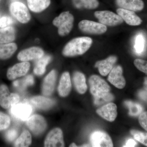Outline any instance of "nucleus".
Segmentation results:
<instances>
[{
    "instance_id": "nucleus-17",
    "label": "nucleus",
    "mask_w": 147,
    "mask_h": 147,
    "mask_svg": "<svg viewBox=\"0 0 147 147\" xmlns=\"http://www.w3.org/2000/svg\"><path fill=\"white\" fill-rule=\"evenodd\" d=\"M57 79V73L55 70H52L45 77L42 85V94L45 96L51 95L55 89Z\"/></svg>"
},
{
    "instance_id": "nucleus-37",
    "label": "nucleus",
    "mask_w": 147,
    "mask_h": 147,
    "mask_svg": "<svg viewBox=\"0 0 147 147\" xmlns=\"http://www.w3.org/2000/svg\"><path fill=\"white\" fill-rule=\"evenodd\" d=\"M139 121L142 127L147 131V112H143L139 115Z\"/></svg>"
},
{
    "instance_id": "nucleus-30",
    "label": "nucleus",
    "mask_w": 147,
    "mask_h": 147,
    "mask_svg": "<svg viewBox=\"0 0 147 147\" xmlns=\"http://www.w3.org/2000/svg\"><path fill=\"white\" fill-rule=\"evenodd\" d=\"M145 40L144 37L142 34L137 36L135 39L134 48L136 53L141 54L144 51L145 47Z\"/></svg>"
},
{
    "instance_id": "nucleus-2",
    "label": "nucleus",
    "mask_w": 147,
    "mask_h": 147,
    "mask_svg": "<svg viewBox=\"0 0 147 147\" xmlns=\"http://www.w3.org/2000/svg\"><path fill=\"white\" fill-rule=\"evenodd\" d=\"M74 17L69 11H64L55 18L53 24L57 27L58 33L61 36L67 35L73 28Z\"/></svg>"
},
{
    "instance_id": "nucleus-12",
    "label": "nucleus",
    "mask_w": 147,
    "mask_h": 147,
    "mask_svg": "<svg viewBox=\"0 0 147 147\" xmlns=\"http://www.w3.org/2000/svg\"><path fill=\"white\" fill-rule=\"evenodd\" d=\"M44 56V51L38 47H31L21 51L18 54L17 58L19 61L26 62L38 59Z\"/></svg>"
},
{
    "instance_id": "nucleus-10",
    "label": "nucleus",
    "mask_w": 147,
    "mask_h": 147,
    "mask_svg": "<svg viewBox=\"0 0 147 147\" xmlns=\"http://www.w3.org/2000/svg\"><path fill=\"white\" fill-rule=\"evenodd\" d=\"M32 112V107L28 103H18L11 107V113L16 118L25 121L30 117Z\"/></svg>"
},
{
    "instance_id": "nucleus-32",
    "label": "nucleus",
    "mask_w": 147,
    "mask_h": 147,
    "mask_svg": "<svg viewBox=\"0 0 147 147\" xmlns=\"http://www.w3.org/2000/svg\"><path fill=\"white\" fill-rule=\"evenodd\" d=\"M114 95L110 92L108 94L100 98H94V104L96 105H100L108 103L114 99Z\"/></svg>"
},
{
    "instance_id": "nucleus-26",
    "label": "nucleus",
    "mask_w": 147,
    "mask_h": 147,
    "mask_svg": "<svg viewBox=\"0 0 147 147\" xmlns=\"http://www.w3.org/2000/svg\"><path fill=\"white\" fill-rule=\"evenodd\" d=\"M9 93L7 86L4 84L0 86V105L4 109H9L11 107Z\"/></svg>"
},
{
    "instance_id": "nucleus-46",
    "label": "nucleus",
    "mask_w": 147,
    "mask_h": 147,
    "mask_svg": "<svg viewBox=\"0 0 147 147\" xmlns=\"http://www.w3.org/2000/svg\"><path fill=\"white\" fill-rule=\"evenodd\" d=\"M1 14H0V18H1Z\"/></svg>"
},
{
    "instance_id": "nucleus-33",
    "label": "nucleus",
    "mask_w": 147,
    "mask_h": 147,
    "mask_svg": "<svg viewBox=\"0 0 147 147\" xmlns=\"http://www.w3.org/2000/svg\"><path fill=\"white\" fill-rule=\"evenodd\" d=\"M10 119L6 114L0 112V131L5 130L10 125Z\"/></svg>"
},
{
    "instance_id": "nucleus-1",
    "label": "nucleus",
    "mask_w": 147,
    "mask_h": 147,
    "mask_svg": "<svg viewBox=\"0 0 147 147\" xmlns=\"http://www.w3.org/2000/svg\"><path fill=\"white\" fill-rule=\"evenodd\" d=\"M92 40L88 37H81L71 40L65 45L62 51L64 56L72 57L83 55L89 49Z\"/></svg>"
},
{
    "instance_id": "nucleus-11",
    "label": "nucleus",
    "mask_w": 147,
    "mask_h": 147,
    "mask_svg": "<svg viewBox=\"0 0 147 147\" xmlns=\"http://www.w3.org/2000/svg\"><path fill=\"white\" fill-rule=\"evenodd\" d=\"M108 80L116 88L121 89L125 86L126 82L123 75V69L120 65L113 67L109 73Z\"/></svg>"
},
{
    "instance_id": "nucleus-44",
    "label": "nucleus",
    "mask_w": 147,
    "mask_h": 147,
    "mask_svg": "<svg viewBox=\"0 0 147 147\" xmlns=\"http://www.w3.org/2000/svg\"><path fill=\"white\" fill-rule=\"evenodd\" d=\"M82 147H90V145L88 144H84L82 146Z\"/></svg>"
},
{
    "instance_id": "nucleus-25",
    "label": "nucleus",
    "mask_w": 147,
    "mask_h": 147,
    "mask_svg": "<svg viewBox=\"0 0 147 147\" xmlns=\"http://www.w3.org/2000/svg\"><path fill=\"white\" fill-rule=\"evenodd\" d=\"M17 49L15 43L0 44V59H6L10 58Z\"/></svg>"
},
{
    "instance_id": "nucleus-5",
    "label": "nucleus",
    "mask_w": 147,
    "mask_h": 147,
    "mask_svg": "<svg viewBox=\"0 0 147 147\" xmlns=\"http://www.w3.org/2000/svg\"><path fill=\"white\" fill-rule=\"evenodd\" d=\"M94 16L100 24L109 26H117L123 23V20L118 14L110 11H98L95 12Z\"/></svg>"
},
{
    "instance_id": "nucleus-23",
    "label": "nucleus",
    "mask_w": 147,
    "mask_h": 147,
    "mask_svg": "<svg viewBox=\"0 0 147 147\" xmlns=\"http://www.w3.org/2000/svg\"><path fill=\"white\" fill-rule=\"evenodd\" d=\"M15 38V30L11 26L0 29V43H10Z\"/></svg>"
},
{
    "instance_id": "nucleus-28",
    "label": "nucleus",
    "mask_w": 147,
    "mask_h": 147,
    "mask_svg": "<svg viewBox=\"0 0 147 147\" xmlns=\"http://www.w3.org/2000/svg\"><path fill=\"white\" fill-rule=\"evenodd\" d=\"M74 6L78 8L94 9L99 5L97 0H72Z\"/></svg>"
},
{
    "instance_id": "nucleus-7",
    "label": "nucleus",
    "mask_w": 147,
    "mask_h": 147,
    "mask_svg": "<svg viewBox=\"0 0 147 147\" xmlns=\"http://www.w3.org/2000/svg\"><path fill=\"white\" fill-rule=\"evenodd\" d=\"M26 124L30 130L36 136L42 133L47 127V123L45 119L38 115L30 117L27 120Z\"/></svg>"
},
{
    "instance_id": "nucleus-43",
    "label": "nucleus",
    "mask_w": 147,
    "mask_h": 147,
    "mask_svg": "<svg viewBox=\"0 0 147 147\" xmlns=\"http://www.w3.org/2000/svg\"><path fill=\"white\" fill-rule=\"evenodd\" d=\"M69 147H77V146L74 143H72L70 145Z\"/></svg>"
},
{
    "instance_id": "nucleus-8",
    "label": "nucleus",
    "mask_w": 147,
    "mask_h": 147,
    "mask_svg": "<svg viewBox=\"0 0 147 147\" xmlns=\"http://www.w3.org/2000/svg\"><path fill=\"white\" fill-rule=\"evenodd\" d=\"M90 141L92 147L113 146V141L109 135L102 131H96L93 132L90 137Z\"/></svg>"
},
{
    "instance_id": "nucleus-6",
    "label": "nucleus",
    "mask_w": 147,
    "mask_h": 147,
    "mask_svg": "<svg viewBox=\"0 0 147 147\" xmlns=\"http://www.w3.org/2000/svg\"><path fill=\"white\" fill-rule=\"evenodd\" d=\"M79 28L86 33L92 34H101L107 30V27L100 23L89 20H84L79 24Z\"/></svg>"
},
{
    "instance_id": "nucleus-40",
    "label": "nucleus",
    "mask_w": 147,
    "mask_h": 147,
    "mask_svg": "<svg viewBox=\"0 0 147 147\" xmlns=\"http://www.w3.org/2000/svg\"><path fill=\"white\" fill-rule=\"evenodd\" d=\"M139 96L140 98L147 102V92L144 90H141L139 92Z\"/></svg>"
},
{
    "instance_id": "nucleus-42",
    "label": "nucleus",
    "mask_w": 147,
    "mask_h": 147,
    "mask_svg": "<svg viewBox=\"0 0 147 147\" xmlns=\"http://www.w3.org/2000/svg\"><path fill=\"white\" fill-rule=\"evenodd\" d=\"M144 86L145 89L147 91V77L145 78L144 82Z\"/></svg>"
},
{
    "instance_id": "nucleus-15",
    "label": "nucleus",
    "mask_w": 147,
    "mask_h": 147,
    "mask_svg": "<svg viewBox=\"0 0 147 147\" xmlns=\"http://www.w3.org/2000/svg\"><path fill=\"white\" fill-rule=\"evenodd\" d=\"M117 12L123 20L129 26H139L142 23V19L134 11L120 8L117 9Z\"/></svg>"
},
{
    "instance_id": "nucleus-20",
    "label": "nucleus",
    "mask_w": 147,
    "mask_h": 147,
    "mask_svg": "<svg viewBox=\"0 0 147 147\" xmlns=\"http://www.w3.org/2000/svg\"><path fill=\"white\" fill-rule=\"evenodd\" d=\"M31 104L38 109L47 110L55 105V100L42 96H36L30 99Z\"/></svg>"
},
{
    "instance_id": "nucleus-45",
    "label": "nucleus",
    "mask_w": 147,
    "mask_h": 147,
    "mask_svg": "<svg viewBox=\"0 0 147 147\" xmlns=\"http://www.w3.org/2000/svg\"><path fill=\"white\" fill-rule=\"evenodd\" d=\"M18 0H10L11 3L14 2L18 1Z\"/></svg>"
},
{
    "instance_id": "nucleus-3",
    "label": "nucleus",
    "mask_w": 147,
    "mask_h": 147,
    "mask_svg": "<svg viewBox=\"0 0 147 147\" xmlns=\"http://www.w3.org/2000/svg\"><path fill=\"white\" fill-rule=\"evenodd\" d=\"M90 91L94 98H100L110 92V87L100 76L93 75L89 79Z\"/></svg>"
},
{
    "instance_id": "nucleus-22",
    "label": "nucleus",
    "mask_w": 147,
    "mask_h": 147,
    "mask_svg": "<svg viewBox=\"0 0 147 147\" xmlns=\"http://www.w3.org/2000/svg\"><path fill=\"white\" fill-rule=\"evenodd\" d=\"M29 9L34 12H40L50 5V0H27Z\"/></svg>"
},
{
    "instance_id": "nucleus-16",
    "label": "nucleus",
    "mask_w": 147,
    "mask_h": 147,
    "mask_svg": "<svg viewBox=\"0 0 147 147\" xmlns=\"http://www.w3.org/2000/svg\"><path fill=\"white\" fill-rule=\"evenodd\" d=\"M117 59L116 56H110L105 60L97 61L95 67L98 68L99 73L101 75L106 76L113 69Z\"/></svg>"
},
{
    "instance_id": "nucleus-41",
    "label": "nucleus",
    "mask_w": 147,
    "mask_h": 147,
    "mask_svg": "<svg viewBox=\"0 0 147 147\" xmlns=\"http://www.w3.org/2000/svg\"><path fill=\"white\" fill-rule=\"evenodd\" d=\"M136 142L132 139H129L127 141L126 144L124 147H135L137 145Z\"/></svg>"
},
{
    "instance_id": "nucleus-35",
    "label": "nucleus",
    "mask_w": 147,
    "mask_h": 147,
    "mask_svg": "<svg viewBox=\"0 0 147 147\" xmlns=\"http://www.w3.org/2000/svg\"><path fill=\"white\" fill-rule=\"evenodd\" d=\"M18 133V131L15 129H11L6 132L5 139L8 142H12L17 137Z\"/></svg>"
},
{
    "instance_id": "nucleus-14",
    "label": "nucleus",
    "mask_w": 147,
    "mask_h": 147,
    "mask_svg": "<svg viewBox=\"0 0 147 147\" xmlns=\"http://www.w3.org/2000/svg\"><path fill=\"white\" fill-rule=\"evenodd\" d=\"M96 113L102 118L110 122L115 120L117 115V106L113 102H109L98 108Z\"/></svg>"
},
{
    "instance_id": "nucleus-29",
    "label": "nucleus",
    "mask_w": 147,
    "mask_h": 147,
    "mask_svg": "<svg viewBox=\"0 0 147 147\" xmlns=\"http://www.w3.org/2000/svg\"><path fill=\"white\" fill-rule=\"evenodd\" d=\"M125 104L128 108L129 114L130 116L137 117L139 116L143 112V107L139 103L127 100L125 102Z\"/></svg>"
},
{
    "instance_id": "nucleus-19",
    "label": "nucleus",
    "mask_w": 147,
    "mask_h": 147,
    "mask_svg": "<svg viewBox=\"0 0 147 147\" xmlns=\"http://www.w3.org/2000/svg\"><path fill=\"white\" fill-rule=\"evenodd\" d=\"M71 88L70 75L68 72L63 74L58 88L59 94L62 97H65L69 94Z\"/></svg>"
},
{
    "instance_id": "nucleus-27",
    "label": "nucleus",
    "mask_w": 147,
    "mask_h": 147,
    "mask_svg": "<svg viewBox=\"0 0 147 147\" xmlns=\"http://www.w3.org/2000/svg\"><path fill=\"white\" fill-rule=\"evenodd\" d=\"M32 143V136L28 130L22 132L14 143V146L18 147H28Z\"/></svg>"
},
{
    "instance_id": "nucleus-9",
    "label": "nucleus",
    "mask_w": 147,
    "mask_h": 147,
    "mask_svg": "<svg viewBox=\"0 0 147 147\" xmlns=\"http://www.w3.org/2000/svg\"><path fill=\"white\" fill-rule=\"evenodd\" d=\"M45 147H64L63 134L61 129L56 128L48 133L45 138Z\"/></svg>"
},
{
    "instance_id": "nucleus-34",
    "label": "nucleus",
    "mask_w": 147,
    "mask_h": 147,
    "mask_svg": "<svg viewBox=\"0 0 147 147\" xmlns=\"http://www.w3.org/2000/svg\"><path fill=\"white\" fill-rule=\"evenodd\" d=\"M134 63L139 70L147 74V61L136 59L134 60Z\"/></svg>"
},
{
    "instance_id": "nucleus-31",
    "label": "nucleus",
    "mask_w": 147,
    "mask_h": 147,
    "mask_svg": "<svg viewBox=\"0 0 147 147\" xmlns=\"http://www.w3.org/2000/svg\"><path fill=\"white\" fill-rule=\"evenodd\" d=\"M131 133L134 139L147 146V133L135 130H131Z\"/></svg>"
},
{
    "instance_id": "nucleus-47",
    "label": "nucleus",
    "mask_w": 147,
    "mask_h": 147,
    "mask_svg": "<svg viewBox=\"0 0 147 147\" xmlns=\"http://www.w3.org/2000/svg\"><path fill=\"white\" fill-rule=\"evenodd\" d=\"M0 1H1V0H0Z\"/></svg>"
},
{
    "instance_id": "nucleus-38",
    "label": "nucleus",
    "mask_w": 147,
    "mask_h": 147,
    "mask_svg": "<svg viewBox=\"0 0 147 147\" xmlns=\"http://www.w3.org/2000/svg\"><path fill=\"white\" fill-rule=\"evenodd\" d=\"M21 83L22 88H25L28 86H32L34 83V79L33 77L31 75H28L25 77L22 81H20Z\"/></svg>"
},
{
    "instance_id": "nucleus-13",
    "label": "nucleus",
    "mask_w": 147,
    "mask_h": 147,
    "mask_svg": "<svg viewBox=\"0 0 147 147\" xmlns=\"http://www.w3.org/2000/svg\"><path fill=\"white\" fill-rule=\"evenodd\" d=\"M30 64L28 62L17 63L9 69L7 76L9 80H13L21 76H25L29 70Z\"/></svg>"
},
{
    "instance_id": "nucleus-18",
    "label": "nucleus",
    "mask_w": 147,
    "mask_h": 147,
    "mask_svg": "<svg viewBox=\"0 0 147 147\" xmlns=\"http://www.w3.org/2000/svg\"><path fill=\"white\" fill-rule=\"evenodd\" d=\"M116 3L121 8L133 11H140L144 7L142 0H116Z\"/></svg>"
},
{
    "instance_id": "nucleus-39",
    "label": "nucleus",
    "mask_w": 147,
    "mask_h": 147,
    "mask_svg": "<svg viewBox=\"0 0 147 147\" xmlns=\"http://www.w3.org/2000/svg\"><path fill=\"white\" fill-rule=\"evenodd\" d=\"M9 101H10L11 106L12 107L18 104L20 101V97L17 94H10Z\"/></svg>"
},
{
    "instance_id": "nucleus-21",
    "label": "nucleus",
    "mask_w": 147,
    "mask_h": 147,
    "mask_svg": "<svg viewBox=\"0 0 147 147\" xmlns=\"http://www.w3.org/2000/svg\"><path fill=\"white\" fill-rule=\"evenodd\" d=\"M73 82L76 90L81 94H84L86 92L88 87L86 83L85 75L79 71L74 74Z\"/></svg>"
},
{
    "instance_id": "nucleus-24",
    "label": "nucleus",
    "mask_w": 147,
    "mask_h": 147,
    "mask_svg": "<svg viewBox=\"0 0 147 147\" xmlns=\"http://www.w3.org/2000/svg\"><path fill=\"white\" fill-rule=\"evenodd\" d=\"M51 60V56L47 55L43 56L38 59L34 69V72L35 74L38 76H40L45 73L46 66Z\"/></svg>"
},
{
    "instance_id": "nucleus-4",
    "label": "nucleus",
    "mask_w": 147,
    "mask_h": 147,
    "mask_svg": "<svg viewBox=\"0 0 147 147\" xmlns=\"http://www.w3.org/2000/svg\"><path fill=\"white\" fill-rule=\"evenodd\" d=\"M9 11L11 15L22 24L28 23L31 19L28 9L24 3L19 1L11 4Z\"/></svg>"
},
{
    "instance_id": "nucleus-36",
    "label": "nucleus",
    "mask_w": 147,
    "mask_h": 147,
    "mask_svg": "<svg viewBox=\"0 0 147 147\" xmlns=\"http://www.w3.org/2000/svg\"><path fill=\"white\" fill-rule=\"evenodd\" d=\"M13 23V20L9 16H4L0 18V27L1 28L8 27Z\"/></svg>"
}]
</instances>
